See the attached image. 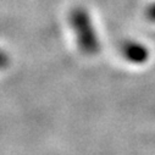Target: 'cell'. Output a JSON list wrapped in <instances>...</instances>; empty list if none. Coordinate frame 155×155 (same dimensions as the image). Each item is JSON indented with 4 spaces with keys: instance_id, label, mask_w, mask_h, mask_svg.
<instances>
[{
    "instance_id": "3",
    "label": "cell",
    "mask_w": 155,
    "mask_h": 155,
    "mask_svg": "<svg viewBox=\"0 0 155 155\" xmlns=\"http://www.w3.org/2000/svg\"><path fill=\"white\" fill-rule=\"evenodd\" d=\"M145 14H147V17H148L150 21L155 22V2H154L151 5H149V6H148V9H147Z\"/></svg>"
},
{
    "instance_id": "2",
    "label": "cell",
    "mask_w": 155,
    "mask_h": 155,
    "mask_svg": "<svg viewBox=\"0 0 155 155\" xmlns=\"http://www.w3.org/2000/svg\"><path fill=\"white\" fill-rule=\"evenodd\" d=\"M122 55L132 64H143L149 58L148 49L137 42H126L121 48Z\"/></svg>"
},
{
    "instance_id": "1",
    "label": "cell",
    "mask_w": 155,
    "mask_h": 155,
    "mask_svg": "<svg viewBox=\"0 0 155 155\" xmlns=\"http://www.w3.org/2000/svg\"><path fill=\"white\" fill-rule=\"evenodd\" d=\"M70 22L74 32V37L78 48L88 55L97 54L99 50V39L94 29L92 18L87 10L83 8H76L71 11Z\"/></svg>"
},
{
    "instance_id": "4",
    "label": "cell",
    "mask_w": 155,
    "mask_h": 155,
    "mask_svg": "<svg viewBox=\"0 0 155 155\" xmlns=\"http://www.w3.org/2000/svg\"><path fill=\"white\" fill-rule=\"evenodd\" d=\"M8 64H9V58H8V55H6L4 51L0 50V68H4L5 66H8Z\"/></svg>"
}]
</instances>
